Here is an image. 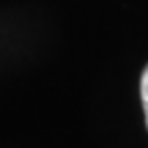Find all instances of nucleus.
Segmentation results:
<instances>
[{
    "label": "nucleus",
    "instance_id": "f257e3e1",
    "mask_svg": "<svg viewBox=\"0 0 148 148\" xmlns=\"http://www.w3.org/2000/svg\"><path fill=\"white\" fill-rule=\"evenodd\" d=\"M140 97H142V107H144V117H146V127H148V64L142 72L140 78Z\"/></svg>",
    "mask_w": 148,
    "mask_h": 148
}]
</instances>
